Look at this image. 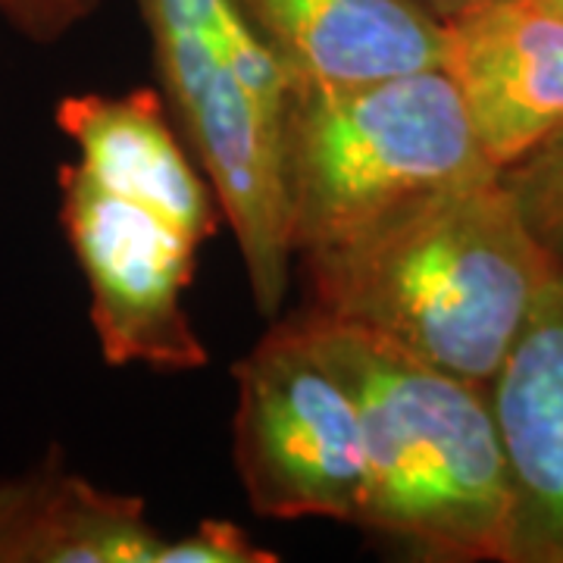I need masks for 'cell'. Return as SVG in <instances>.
<instances>
[{
	"label": "cell",
	"instance_id": "cell-1",
	"mask_svg": "<svg viewBox=\"0 0 563 563\" xmlns=\"http://www.w3.org/2000/svg\"><path fill=\"white\" fill-rule=\"evenodd\" d=\"M298 261L310 310L485 388L558 276L501 173L420 191Z\"/></svg>",
	"mask_w": 563,
	"mask_h": 563
},
{
	"label": "cell",
	"instance_id": "cell-2",
	"mask_svg": "<svg viewBox=\"0 0 563 563\" xmlns=\"http://www.w3.org/2000/svg\"><path fill=\"white\" fill-rule=\"evenodd\" d=\"M301 320L361 404L357 529L417 561L510 563L514 485L488 388L310 307Z\"/></svg>",
	"mask_w": 563,
	"mask_h": 563
},
{
	"label": "cell",
	"instance_id": "cell-3",
	"mask_svg": "<svg viewBox=\"0 0 563 563\" xmlns=\"http://www.w3.org/2000/svg\"><path fill=\"white\" fill-rule=\"evenodd\" d=\"M279 151L295 257L342 242L420 191L501 173L442 66L351 85L288 79Z\"/></svg>",
	"mask_w": 563,
	"mask_h": 563
},
{
	"label": "cell",
	"instance_id": "cell-4",
	"mask_svg": "<svg viewBox=\"0 0 563 563\" xmlns=\"http://www.w3.org/2000/svg\"><path fill=\"white\" fill-rule=\"evenodd\" d=\"M169 113L229 222L251 301L276 317L291 276L282 188L285 73L242 0H139Z\"/></svg>",
	"mask_w": 563,
	"mask_h": 563
},
{
	"label": "cell",
	"instance_id": "cell-5",
	"mask_svg": "<svg viewBox=\"0 0 563 563\" xmlns=\"http://www.w3.org/2000/svg\"><path fill=\"white\" fill-rule=\"evenodd\" d=\"M232 376L235 470L254 514L357 526L366 498L361 404L301 313L273 322Z\"/></svg>",
	"mask_w": 563,
	"mask_h": 563
},
{
	"label": "cell",
	"instance_id": "cell-6",
	"mask_svg": "<svg viewBox=\"0 0 563 563\" xmlns=\"http://www.w3.org/2000/svg\"><path fill=\"white\" fill-rule=\"evenodd\" d=\"M60 222L76 254L88 313L110 366L203 369L210 354L185 310L198 254L210 239L173 207L60 166Z\"/></svg>",
	"mask_w": 563,
	"mask_h": 563
},
{
	"label": "cell",
	"instance_id": "cell-7",
	"mask_svg": "<svg viewBox=\"0 0 563 563\" xmlns=\"http://www.w3.org/2000/svg\"><path fill=\"white\" fill-rule=\"evenodd\" d=\"M442 69L495 169L563 132V13L548 0H492L444 20Z\"/></svg>",
	"mask_w": 563,
	"mask_h": 563
},
{
	"label": "cell",
	"instance_id": "cell-8",
	"mask_svg": "<svg viewBox=\"0 0 563 563\" xmlns=\"http://www.w3.org/2000/svg\"><path fill=\"white\" fill-rule=\"evenodd\" d=\"M488 395L514 485L510 563H563V269Z\"/></svg>",
	"mask_w": 563,
	"mask_h": 563
},
{
	"label": "cell",
	"instance_id": "cell-9",
	"mask_svg": "<svg viewBox=\"0 0 563 563\" xmlns=\"http://www.w3.org/2000/svg\"><path fill=\"white\" fill-rule=\"evenodd\" d=\"M285 79L376 81L439 69L444 22L420 0H242Z\"/></svg>",
	"mask_w": 563,
	"mask_h": 563
},
{
	"label": "cell",
	"instance_id": "cell-10",
	"mask_svg": "<svg viewBox=\"0 0 563 563\" xmlns=\"http://www.w3.org/2000/svg\"><path fill=\"white\" fill-rule=\"evenodd\" d=\"M163 544L144 498L85 479L60 451L0 479V563H161Z\"/></svg>",
	"mask_w": 563,
	"mask_h": 563
},
{
	"label": "cell",
	"instance_id": "cell-11",
	"mask_svg": "<svg viewBox=\"0 0 563 563\" xmlns=\"http://www.w3.org/2000/svg\"><path fill=\"white\" fill-rule=\"evenodd\" d=\"M57 129L76 144V161L98 179L157 198L207 235L217 232V195L173 132L169 107L151 88L125 95H66Z\"/></svg>",
	"mask_w": 563,
	"mask_h": 563
},
{
	"label": "cell",
	"instance_id": "cell-12",
	"mask_svg": "<svg viewBox=\"0 0 563 563\" xmlns=\"http://www.w3.org/2000/svg\"><path fill=\"white\" fill-rule=\"evenodd\" d=\"M536 239L563 269V132L501 169Z\"/></svg>",
	"mask_w": 563,
	"mask_h": 563
},
{
	"label": "cell",
	"instance_id": "cell-13",
	"mask_svg": "<svg viewBox=\"0 0 563 563\" xmlns=\"http://www.w3.org/2000/svg\"><path fill=\"white\" fill-rule=\"evenodd\" d=\"M279 554L251 539L244 526L207 517L179 539H166L161 563H276Z\"/></svg>",
	"mask_w": 563,
	"mask_h": 563
},
{
	"label": "cell",
	"instance_id": "cell-14",
	"mask_svg": "<svg viewBox=\"0 0 563 563\" xmlns=\"http://www.w3.org/2000/svg\"><path fill=\"white\" fill-rule=\"evenodd\" d=\"M103 0H0L3 22L35 44H57L98 13Z\"/></svg>",
	"mask_w": 563,
	"mask_h": 563
},
{
	"label": "cell",
	"instance_id": "cell-15",
	"mask_svg": "<svg viewBox=\"0 0 563 563\" xmlns=\"http://www.w3.org/2000/svg\"><path fill=\"white\" fill-rule=\"evenodd\" d=\"M422 7L429 10V13H435L439 20H454V16H461L466 10H476V7H485V3H492V0H420Z\"/></svg>",
	"mask_w": 563,
	"mask_h": 563
},
{
	"label": "cell",
	"instance_id": "cell-16",
	"mask_svg": "<svg viewBox=\"0 0 563 563\" xmlns=\"http://www.w3.org/2000/svg\"><path fill=\"white\" fill-rule=\"evenodd\" d=\"M548 3H551L554 10H561V13H563V0H548Z\"/></svg>",
	"mask_w": 563,
	"mask_h": 563
}]
</instances>
